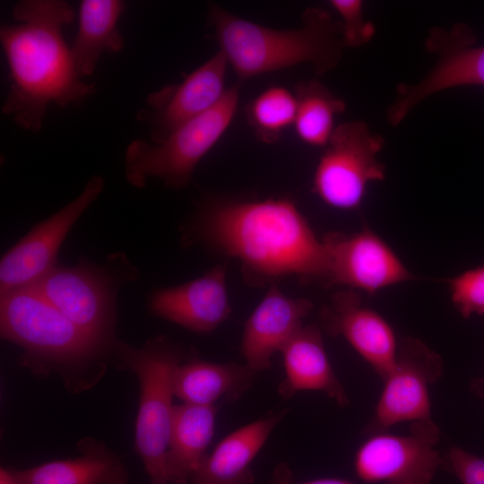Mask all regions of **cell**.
<instances>
[{"label": "cell", "instance_id": "1", "mask_svg": "<svg viewBox=\"0 0 484 484\" xmlns=\"http://www.w3.org/2000/svg\"><path fill=\"white\" fill-rule=\"evenodd\" d=\"M186 237L236 258L257 284L290 275L328 283L323 241L290 198L207 197Z\"/></svg>", "mask_w": 484, "mask_h": 484}, {"label": "cell", "instance_id": "2", "mask_svg": "<svg viewBox=\"0 0 484 484\" xmlns=\"http://www.w3.org/2000/svg\"><path fill=\"white\" fill-rule=\"evenodd\" d=\"M13 24H2L0 41L10 89L2 111L31 133L42 127L50 105L67 107L94 92L78 74L64 38L74 19L64 0H22L13 8Z\"/></svg>", "mask_w": 484, "mask_h": 484}, {"label": "cell", "instance_id": "3", "mask_svg": "<svg viewBox=\"0 0 484 484\" xmlns=\"http://www.w3.org/2000/svg\"><path fill=\"white\" fill-rule=\"evenodd\" d=\"M209 20L239 82L303 63L323 75L336 67L344 48L341 22L320 8L305 10L301 25L289 30L265 27L215 4H209Z\"/></svg>", "mask_w": 484, "mask_h": 484}, {"label": "cell", "instance_id": "4", "mask_svg": "<svg viewBox=\"0 0 484 484\" xmlns=\"http://www.w3.org/2000/svg\"><path fill=\"white\" fill-rule=\"evenodd\" d=\"M1 338L23 350L22 365L38 373L58 372L69 388L108 345L93 338L31 287L0 296Z\"/></svg>", "mask_w": 484, "mask_h": 484}, {"label": "cell", "instance_id": "5", "mask_svg": "<svg viewBox=\"0 0 484 484\" xmlns=\"http://www.w3.org/2000/svg\"><path fill=\"white\" fill-rule=\"evenodd\" d=\"M121 365L139 381L140 396L135 422V449L151 484L168 482L164 459L174 406V378L183 351L165 336L150 339L143 347L114 343Z\"/></svg>", "mask_w": 484, "mask_h": 484}, {"label": "cell", "instance_id": "6", "mask_svg": "<svg viewBox=\"0 0 484 484\" xmlns=\"http://www.w3.org/2000/svg\"><path fill=\"white\" fill-rule=\"evenodd\" d=\"M238 99V86H232L216 106L181 125L163 141L133 140L125 153L127 182L143 188L150 178L156 177L174 189L187 186L197 164L229 127Z\"/></svg>", "mask_w": 484, "mask_h": 484}, {"label": "cell", "instance_id": "7", "mask_svg": "<svg viewBox=\"0 0 484 484\" xmlns=\"http://www.w3.org/2000/svg\"><path fill=\"white\" fill-rule=\"evenodd\" d=\"M137 276L127 257L117 253L105 264L81 258L73 266L56 265L31 288L82 331L109 345L117 293Z\"/></svg>", "mask_w": 484, "mask_h": 484}, {"label": "cell", "instance_id": "8", "mask_svg": "<svg viewBox=\"0 0 484 484\" xmlns=\"http://www.w3.org/2000/svg\"><path fill=\"white\" fill-rule=\"evenodd\" d=\"M384 143L363 121L335 126L315 168L312 191L333 208H358L367 185L385 177V167L377 159Z\"/></svg>", "mask_w": 484, "mask_h": 484}, {"label": "cell", "instance_id": "9", "mask_svg": "<svg viewBox=\"0 0 484 484\" xmlns=\"http://www.w3.org/2000/svg\"><path fill=\"white\" fill-rule=\"evenodd\" d=\"M432 419L411 422L408 435H369L354 457L357 477L367 483L430 484L443 463Z\"/></svg>", "mask_w": 484, "mask_h": 484}, {"label": "cell", "instance_id": "10", "mask_svg": "<svg viewBox=\"0 0 484 484\" xmlns=\"http://www.w3.org/2000/svg\"><path fill=\"white\" fill-rule=\"evenodd\" d=\"M476 36L466 24L450 30L432 28L426 48L436 55L430 71L414 84L400 83L397 96L386 111L388 123L397 126L426 98L462 85H484V46L476 47Z\"/></svg>", "mask_w": 484, "mask_h": 484}, {"label": "cell", "instance_id": "11", "mask_svg": "<svg viewBox=\"0 0 484 484\" xmlns=\"http://www.w3.org/2000/svg\"><path fill=\"white\" fill-rule=\"evenodd\" d=\"M105 186L92 176L69 203L34 225L0 261V296L33 286L56 265L57 252L75 222L98 199Z\"/></svg>", "mask_w": 484, "mask_h": 484}, {"label": "cell", "instance_id": "12", "mask_svg": "<svg viewBox=\"0 0 484 484\" xmlns=\"http://www.w3.org/2000/svg\"><path fill=\"white\" fill-rule=\"evenodd\" d=\"M442 372L443 361L436 351L415 338H403L365 433L385 432L400 422L431 419L429 386Z\"/></svg>", "mask_w": 484, "mask_h": 484}, {"label": "cell", "instance_id": "13", "mask_svg": "<svg viewBox=\"0 0 484 484\" xmlns=\"http://www.w3.org/2000/svg\"><path fill=\"white\" fill-rule=\"evenodd\" d=\"M327 285H342L373 294L413 279L393 249L368 228L354 233L326 234Z\"/></svg>", "mask_w": 484, "mask_h": 484}, {"label": "cell", "instance_id": "14", "mask_svg": "<svg viewBox=\"0 0 484 484\" xmlns=\"http://www.w3.org/2000/svg\"><path fill=\"white\" fill-rule=\"evenodd\" d=\"M229 64L221 51L197 67L185 79L151 93L146 108L137 118L151 127V138L157 143L187 121L207 112L222 99Z\"/></svg>", "mask_w": 484, "mask_h": 484}, {"label": "cell", "instance_id": "15", "mask_svg": "<svg viewBox=\"0 0 484 484\" xmlns=\"http://www.w3.org/2000/svg\"><path fill=\"white\" fill-rule=\"evenodd\" d=\"M321 324L333 337H343L384 381L393 369L398 344L390 324L362 305L351 290L335 293L320 312Z\"/></svg>", "mask_w": 484, "mask_h": 484}, {"label": "cell", "instance_id": "16", "mask_svg": "<svg viewBox=\"0 0 484 484\" xmlns=\"http://www.w3.org/2000/svg\"><path fill=\"white\" fill-rule=\"evenodd\" d=\"M149 308L154 315L192 332L214 331L231 313L226 264H218L187 282L155 290Z\"/></svg>", "mask_w": 484, "mask_h": 484}, {"label": "cell", "instance_id": "17", "mask_svg": "<svg viewBox=\"0 0 484 484\" xmlns=\"http://www.w3.org/2000/svg\"><path fill=\"white\" fill-rule=\"evenodd\" d=\"M312 307L307 299L289 297L272 283L244 326L240 351L246 365L255 373L270 368L273 354L303 326Z\"/></svg>", "mask_w": 484, "mask_h": 484}, {"label": "cell", "instance_id": "18", "mask_svg": "<svg viewBox=\"0 0 484 484\" xmlns=\"http://www.w3.org/2000/svg\"><path fill=\"white\" fill-rule=\"evenodd\" d=\"M289 408L270 411L227 435L207 453L194 472L192 484H255L251 463Z\"/></svg>", "mask_w": 484, "mask_h": 484}, {"label": "cell", "instance_id": "19", "mask_svg": "<svg viewBox=\"0 0 484 484\" xmlns=\"http://www.w3.org/2000/svg\"><path fill=\"white\" fill-rule=\"evenodd\" d=\"M285 376L278 387L284 400L304 390L324 392L341 407L349 404L346 391L326 353L320 328L302 326L280 351Z\"/></svg>", "mask_w": 484, "mask_h": 484}, {"label": "cell", "instance_id": "20", "mask_svg": "<svg viewBox=\"0 0 484 484\" xmlns=\"http://www.w3.org/2000/svg\"><path fill=\"white\" fill-rule=\"evenodd\" d=\"M77 448L80 456L13 471L19 484H127L129 472L120 458L104 444L87 436Z\"/></svg>", "mask_w": 484, "mask_h": 484}, {"label": "cell", "instance_id": "21", "mask_svg": "<svg viewBox=\"0 0 484 484\" xmlns=\"http://www.w3.org/2000/svg\"><path fill=\"white\" fill-rule=\"evenodd\" d=\"M216 406H174L164 474L168 482L187 484L207 454L215 430Z\"/></svg>", "mask_w": 484, "mask_h": 484}, {"label": "cell", "instance_id": "22", "mask_svg": "<svg viewBox=\"0 0 484 484\" xmlns=\"http://www.w3.org/2000/svg\"><path fill=\"white\" fill-rule=\"evenodd\" d=\"M255 372L248 366L215 363L192 357L178 366L175 396L183 403L215 406L220 400L237 401L253 385Z\"/></svg>", "mask_w": 484, "mask_h": 484}, {"label": "cell", "instance_id": "23", "mask_svg": "<svg viewBox=\"0 0 484 484\" xmlns=\"http://www.w3.org/2000/svg\"><path fill=\"white\" fill-rule=\"evenodd\" d=\"M120 0H83L79 8L78 30L71 52L80 77L93 73L103 52L118 53L125 39L117 22L125 12Z\"/></svg>", "mask_w": 484, "mask_h": 484}, {"label": "cell", "instance_id": "24", "mask_svg": "<svg viewBox=\"0 0 484 484\" xmlns=\"http://www.w3.org/2000/svg\"><path fill=\"white\" fill-rule=\"evenodd\" d=\"M295 96L293 125L298 137L307 145L325 147L335 128V117L346 108L345 101L316 80L298 83Z\"/></svg>", "mask_w": 484, "mask_h": 484}, {"label": "cell", "instance_id": "25", "mask_svg": "<svg viewBox=\"0 0 484 484\" xmlns=\"http://www.w3.org/2000/svg\"><path fill=\"white\" fill-rule=\"evenodd\" d=\"M297 112L295 93L281 86L263 91L246 106L247 122L257 140L278 142L284 131L294 125Z\"/></svg>", "mask_w": 484, "mask_h": 484}, {"label": "cell", "instance_id": "26", "mask_svg": "<svg viewBox=\"0 0 484 484\" xmlns=\"http://www.w3.org/2000/svg\"><path fill=\"white\" fill-rule=\"evenodd\" d=\"M451 299L464 318L484 315V265L446 280Z\"/></svg>", "mask_w": 484, "mask_h": 484}, {"label": "cell", "instance_id": "27", "mask_svg": "<svg viewBox=\"0 0 484 484\" xmlns=\"http://www.w3.org/2000/svg\"><path fill=\"white\" fill-rule=\"evenodd\" d=\"M330 4L341 18L340 22L344 48H359L372 39L375 27L363 17L362 1L332 0Z\"/></svg>", "mask_w": 484, "mask_h": 484}, {"label": "cell", "instance_id": "28", "mask_svg": "<svg viewBox=\"0 0 484 484\" xmlns=\"http://www.w3.org/2000/svg\"><path fill=\"white\" fill-rule=\"evenodd\" d=\"M444 465L455 474L462 484H484V459L452 446L443 460Z\"/></svg>", "mask_w": 484, "mask_h": 484}, {"label": "cell", "instance_id": "29", "mask_svg": "<svg viewBox=\"0 0 484 484\" xmlns=\"http://www.w3.org/2000/svg\"><path fill=\"white\" fill-rule=\"evenodd\" d=\"M269 484H355L350 480L339 478H323L303 482H295L293 472L286 462H279L274 467Z\"/></svg>", "mask_w": 484, "mask_h": 484}, {"label": "cell", "instance_id": "30", "mask_svg": "<svg viewBox=\"0 0 484 484\" xmlns=\"http://www.w3.org/2000/svg\"><path fill=\"white\" fill-rule=\"evenodd\" d=\"M0 484H19L16 479L11 472V470L1 468L0 470Z\"/></svg>", "mask_w": 484, "mask_h": 484}, {"label": "cell", "instance_id": "31", "mask_svg": "<svg viewBox=\"0 0 484 484\" xmlns=\"http://www.w3.org/2000/svg\"><path fill=\"white\" fill-rule=\"evenodd\" d=\"M161 484H168V482H165V483H161Z\"/></svg>", "mask_w": 484, "mask_h": 484}]
</instances>
